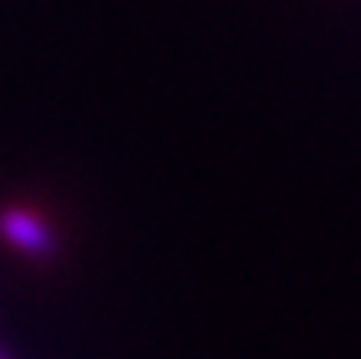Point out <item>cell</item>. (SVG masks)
<instances>
[{"label": "cell", "mask_w": 361, "mask_h": 359, "mask_svg": "<svg viewBox=\"0 0 361 359\" xmlns=\"http://www.w3.org/2000/svg\"><path fill=\"white\" fill-rule=\"evenodd\" d=\"M0 229H4V235L13 242V245L25 248V252H32V254H48L51 252L48 229H44L38 220H32V216H25V213H4Z\"/></svg>", "instance_id": "1"}]
</instances>
